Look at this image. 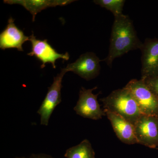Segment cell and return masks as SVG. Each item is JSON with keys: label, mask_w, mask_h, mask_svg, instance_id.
Returning a JSON list of instances; mask_svg holds the SVG:
<instances>
[{"label": "cell", "mask_w": 158, "mask_h": 158, "mask_svg": "<svg viewBox=\"0 0 158 158\" xmlns=\"http://www.w3.org/2000/svg\"><path fill=\"white\" fill-rule=\"evenodd\" d=\"M143 43L138 38L132 21L123 14L114 17L107 56L104 60L112 68L114 60L131 51L141 50Z\"/></svg>", "instance_id": "1"}, {"label": "cell", "mask_w": 158, "mask_h": 158, "mask_svg": "<svg viewBox=\"0 0 158 158\" xmlns=\"http://www.w3.org/2000/svg\"><path fill=\"white\" fill-rule=\"evenodd\" d=\"M101 101L105 109L121 116L134 125L143 115L134 96L124 87L113 90Z\"/></svg>", "instance_id": "2"}, {"label": "cell", "mask_w": 158, "mask_h": 158, "mask_svg": "<svg viewBox=\"0 0 158 158\" xmlns=\"http://www.w3.org/2000/svg\"><path fill=\"white\" fill-rule=\"evenodd\" d=\"M124 88L132 94L143 115L158 116V99L144 80L132 79Z\"/></svg>", "instance_id": "3"}, {"label": "cell", "mask_w": 158, "mask_h": 158, "mask_svg": "<svg viewBox=\"0 0 158 158\" xmlns=\"http://www.w3.org/2000/svg\"><path fill=\"white\" fill-rule=\"evenodd\" d=\"M66 71L65 69H62L61 72L56 77L48 91L45 98L43 101L37 113L40 116V124L48 126L49 120L55 108L62 102L61 89L63 77Z\"/></svg>", "instance_id": "4"}, {"label": "cell", "mask_w": 158, "mask_h": 158, "mask_svg": "<svg viewBox=\"0 0 158 158\" xmlns=\"http://www.w3.org/2000/svg\"><path fill=\"white\" fill-rule=\"evenodd\" d=\"M97 88V87H95L92 89H87L81 87L79 92L78 100L74 107L77 115L95 120L101 119L103 116H106V112L101 108L98 101L99 93L96 94L93 93V90Z\"/></svg>", "instance_id": "5"}, {"label": "cell", "mask_w": 158, "mask_h": 158, "mask_svg": "<svg viewBox=\"0 0 158 158\" xmlns=\"http://www.w3.org/2000/svg\"><path fill=\"white\" fill-rule=\"evenodd\" d=\"M138 144L151 148H158V117L142 115L134 124Z\"/></svg>", "instance_id": "6"}, {"label": "cell", "mask_w": 158, "mask_h": 158, "mask_svg": "<svg viewBox=\"0 0 158 158\" xmlns=\"http://www.w3.org/2000/svg\"><path fill=\"white\" fill-rule=\"evenodd\" d=\"M29 40L31 43V51L27 55L34 56L42 62L40 68L45 67L46 63H51L54 69L56 68V62L58 59L68 60L69 55L68 52L65 54H59L48 43V40L37 39L32 34L30 37Z\"/></svg>", "instance_id": "7"}, {"label": "cell", "mask_w": 158, "mask_h": 158, "mask_svg": "<svg viewBox=\"0 0 158 158\" xmlns=\"http://www.w3.org/2000/svg\"><path fill=\"white\" fill-rule=\"evenodd\" d=\"M101 61L96 54L88 52L82 54L75 62L68 64L64 69L66 72H72L82 78L89 81L98 75Z\"/></svg>", "instance_id": "8"}, {"label": "cell", "mask_w": 158, "mask_h": 158, "mask_svg": "<svg viewBox=\"0 0 158 158\" xmlns=\"http://www.w3.org/2000/svg\"><path fill=\"white\" fill-rule=\"evenodd\" d=\"M141 79L158 76V39L147 38L141 49Z\"/></svg>", "instance_id": "9"}, {"label": "cell", "mask_w": 158, "mask_h": 158, "mask_svg": "<svg viewBox=\"0 0 158 158\" xmlns=\"http://www.w3.org/2000/svg\"><path fill=\"white\" fill-rule=\"evenodd\" d=\"M29 39L30 37L25 36L23 32L16 27L14 19L11 17L6 28L0 34V48L4 50L16 48L23 52V44Z\"/></svg>", "instance_id": "10"}, {"label": "cell", "mask_w": 158, "mask_h": 158, "mask_svg": "<svg viewBox=\"0 0 158 158\" xmlns=\"http://www.w3.org/2000/svg\"><path fill=\"white\" fill-rule=\"evenodd\" d=\"M104 111L117 138L122 142L127 144H138L134 125L116 113L106 109Z\"/></svg>", "instance_id": "11"}, {"label": "cell", "mask_w": 158, "mask_h": 158, "mask_svg": "<svg viewBox=\"0 0 158 158\" xmlns=\"http://www.w3.org/2000/svg\"><path fill=\"white\" fill-rule=\"evenodd\" d=\"M75 1L73 0H5L4 2L9 5L18 4L23 6L32 14L33 21L34 22L37 13L42 10L50 7L65 6Z\"/></svg>", "instance_id": "12"}, {"label": "cell", "mask_w": 158, "mask_h": 158, "mask_svg": "<svg viewBox=\"0 0 158 158\" xmlns=\"http://www.w3.org/2000/svg\"><path fill=\"white\" fill-rule=\"evenodd\" d=\"M64 156L66 158H95V152L90 141L85 139L80 144L67 149Z\"/></svg>", "instance_id": "13"}, {"label": "cell", "mask_w": 158, "mask_h": 158, "mask_svg": "<svg viewBox=\"0 0 158 158\" xmlns=\"http://www.w3.org/2000/svg\"><path fill=\"white\" fill-rule=\"evenodd\" d=\"M94 2L111 11L114 17L123 14V6L126 1L125 0H94Z\"/></svg>", "instance_id": "14"}, {"label": "cell", "mask_w": 158, "mask_h": 158, "mask_svg": "<svg viewBox=\"0 0 158 158\" xmlns=\"http://www.w3.org/2000/svg\"><path fill=\"white\" fill-rule=\"evenodd\" d=\"M143 80L158 99V76Z\"/></svg>", "instance_id": "15"}, {"label": "cell", "mask_w": 158, "mask_h": 158, "mask_svg": "<svg viewBox=\"0 0 158 158\" xmlns=\"http://www.w3.org/2000/svg\"><path fill=\"white\" fill-rule=\"evenodd\" d=\"M16 158H54L52 156L45 154H33L31 155L30 157L26 158L24 157H16Z\"/></svg>", "instance_id": "16"}, {"label": "cell", "mask_w": 158, "mask_h": 158, "mask_svg": "<svg viewBox=\"0 0 158 158\" xmlns=\"http://www.w3.org/2000/svg\"></svg>", "instance_id": "17"}, {"label": "cell", "mask_w": 158, "mask_h": 158, "mask_svg": "<svg viewBox=\"0 0 158 158\" xmlns=\"http://www.w3.org/2000/svg\"></svg>", "instance_id": "18"}]
</instances>
